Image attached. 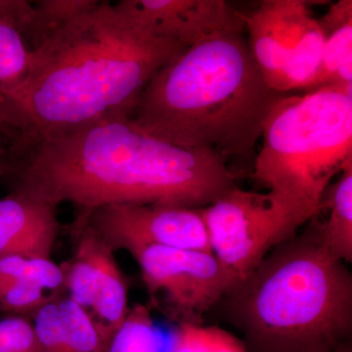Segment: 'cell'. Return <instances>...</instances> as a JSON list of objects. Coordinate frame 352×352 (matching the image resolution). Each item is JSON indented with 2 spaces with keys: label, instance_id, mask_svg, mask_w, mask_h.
Here are the masks:
<instances>
[{
  "label": "cell",
  "instance_id": "6da1fadb",
  "mask_svg": "<svg viewBox=\"0 0 352 352\" xmlns=\"http://www.w3.org/2000/svg\"><path fill=\"white\" fill-rule=\"evenodd\" d=\"M16 192L80 212L118 205L203 208L235 184L227 162L208 149H184L115 113L34 140H14Z\"/></svg>",
  "mask_w": 352,
  "mask_h": 352
},
{
  "label": "cell",
  "instance_id": "7a4b0ae2",
  "mask_svg": "<svg viewBox=\"0 0 352 352\" xmlns=\"http://www.w3.org/2000/svg\"><path fill=\"white\" fill-rule=\"evenodd\" d=\"M187 48L155 36L120 1H98L48 36L22 85L0 94L9 135L34 140L132 116L153 76Z\"/></svg>",
  "mask_w": 352,
  "mask_h": 352
},
{
  "label": "cell",
  "instance_id": "3957f363",
  "mask_svg": "<svg viewBox=\"0 0 352 352\" xmlns=\"http://www.w3.org/2000/svg\"><path fill=\"white\" fill-rule=\"evenodd\" d=\"M284 94L266 83L243 32L187 48L153 76L131 119L146 133L184 149L249 159L271 108Z\"/></svg>",
  "mask_w": 352,
  "mask_h": 352
},
{
  "label": "cell",
  "instance_id": "277c9868",
  "mask_svg": "<svg viewBox=\"0 0 352 352\" xmlns=\"http://www.w3.org/2000/svg\"><path fill=\"white\" fill-rule=\"evenodd\" d=\"M223 300L248 352H331L351 342L352 275L328 251L315 219Z\"/></svg>",
  "mask_w": 352,
  "mask_h": 352
},
{
  "label": "cell",
  "instance_id": "5b68a950",
  "mask_svg": "<svg viewBox=\"0 0 352 352\" xmlns=\"http://www.w3.org/2000/svg\"><path fill=\"white\" fill-rule=\"evenodd\" d=\"M254 177L273 207L300 229L322 210L329 185L352 163V90L284 94L271 108Z\"/></svg>",
  "mask_w": 352,
  "mask_h": 352
},
{
  "label": "cell",
  "instance_id": "8992f818",
  "mask_svg": "<svg viewBox=\"0 0 352 352\" xmlns=\"http://www.w3.org/2000/svg\"><path fill=\"white\" fill-rule=\"evenodd\" d=\"M201 214L210 251L239 281L298 231L271 205L267 194L245 191L237 185L201 208Z\"/></svg>",
  "mask_w": 352,
  "mask_h": 352
},
{
  "label": "cell",
  "instance_id": "52a82bcc",
  "mask_svg": "<svg viewBox=\"0 0 352 352\" xmlns=\"http://www.w3.org/2000/svg\"><path fill=\"white\" fill-rule=\"evenodd\" d=\"M150 293L162 292L182 322L199 324L197 318L239 282L212 252L146 245L132 250Z\"/></svg>",
  "mask_w": 352,
  "mask_h": 352
},
{
  "label": "cell",
  "instance_id": "ba28073f",
  "mask_svg": "<svg viewBox=\"0 0 352 352\" xmlns=\"http://www.w3.org/2000/svg\"><path fill=\"white\" fill-rule=\"evenodd\" d=\"M111 248L131 252L146 245L210 251L201 208L118 205L80 212Z\"/></svg>",
  "mask_w": 352,
  "mask_h": 352
},
{
  "label": "cell",
  "instance_id": "9c48e42d",
  "mask_svg": "<svg viewBox=\"0 0 352 352\" xmlns=\"http://www.w3.org/2000/svg\"><path fill=\"white\" fill-rule=\"evenodd\" d=\"M120 3L155 36L186 47L245 29V15L223 0H122Z\"/></svg>",
  "mask_w": 352,
  "mask_h": 352
},
{
  "label": "cell",
  "instance_id": "30bf717a",
  "mask_svg": "<svg viewBox=\"0 0 352 352\" xmlns=\"http://www.w3.org/2000/svg\"><path fill=\"white\" fill-rule=\"evenodd\" d=\"M310 2L305 0H264L245 16L248 46L266 83L274 90L282 69L308 21Z\"/></svg>",
  "mask_w": 352,
  "mask_h": 352
},
{
  "label": "cell",
  "instance_id": "8fae6325",
  "mask_svg": "<svg viewBox=\"0 0 352 352\" xmlns=\"http://www.w3.org/2000/svg\"><path fill=\"white\" fill-rule=\"evenodd\" d=\"M56 208L20 192L0 198V256L51 259L60 230Z\"/></svg>",
  "mask_w": 352,
  "mask_h": 352
},
{
  "label": "cell",
  "instance_id": "7c38bea8",
  "mask_svg": "<svg viewBox=\"0 0 352 352\" xmlns=\"http://www.w3.org/2000/svg\"><path fill=\"white\" fill-rule=\"evenodd\" d=\"M32 2L0 0V94L22 85L31 69Z\"/></svg>",
  "mask_w": 352,
  "mask_h": 352
},
{
  "label": "cell",
  "instance_id": "4fadbf2b",
  "mask_svg": "<svg viewBox=\"0 0 352 352\" xmlns=\"http://www.w3.org/2000/svg\"><path fill=\"white\" fill-rule=\"evenodd\" d=\"M330 214L320 222L322 238L328 251L344 263H352V163L344 166L324 194L322 208Z\"/></svg>",
  "mask_w": 352,
  "mask_h": 352
},
{
  "label": "cell",
  "instance_id": "5bb4252c",
  "mask_svg": "<svg viewBox=\"0 0 352 352\" xmlns=\"http://www.w3.org/2000/svg\"><path fill=\"white\" fill-rule=\"evenodd\" d=\"M326 38L327 36L321 29L318 20L312 16L287 58L275 85V91L302 94L307 89L320 64Z\"/></svg>",
  "mask_w": 352,
  "mask_h": 352
},
{
  "label": "cell",
  "instance_id": "9a60e30c",
  "mask_svg": "<svg viewBox=\"0 0 352 352\" xmlns=\"http://www.w3.org/2000/svg\"><path fill=\"white\" fill-rule=\"evenodd\" d=\"M99 0H39L32 2L30 43L32 52L53 32L94 8Z\"/></svg>",
  "mask_w": 352,
  "mask_h": 352
},
{
  "label": "cell",
  "instance_id": "2e32d148",
  "mask_svg": "<svg viewBox=\"0 0 352 352\" xmlns=\"http://www.w3.org/2000/svg\"><path fill=\"white\" fill-rule=\"evenodd\" d=\"M106 352H160L156 327L149 307L135 305L111 336Z\"/></svg>",
  "mask_w": 352,
  "mask_h": 352
},
{
  "label": "cell",
  "instance_id": "e0dca14e",
  "mask_svg": "<svg viewBox=\"0 0 352 352\" xmlns=\"http://www.w3.org/2000/svg\"><path fill=\"white\" fill-rule=\"evenodd\" d=\"M15 282H31L47 292L58 291L64 287L65 268L52 259L0 256V285Z\"/></svg>",
  "mask_w": 352,
  "mask_h": 352
},
{
  "label": "cell",
  "instance_id": "ac0fdd59",
  "mask_svg": "<svg viewBox=\"0 0 352 352\" xmlns=\"http://www.w3.org/2000/svg\"><path fill=\"white\" fill-rule=\"evenodd\" d=\"M65 330L78 352H106V346L87 309L71 298L57 300Z\"/></svg>",
  "mask_w": 352,
  "mask_h": 352
},
{
  "label": "cell",
  "instance_id": "d6986e66",
  "mask_svg": "<svg viewBox=\"0 0 352 352\" xmlns=\"http://www.w3.org/2000/svg\"><path fill=\"white\" fill-rule=\"evenodd\" d=\"M349 54H352V22L347 23L327 36L318 69L303 92L328 87L340 64Z\"/></svg>",
  "mask_w": 352,
  "mask_h": 352
},
{
  "label": "cell",
  "instance_id": "ffe728a7",
  "mask_svg": "<svg viewBox=\"0 0 352 352\" xmlns=\"http://www.w3.org/2000/svg\"><path fill=\"white\" fill-rule=\"evenodd\" d=\"M32 321L43 352H78L65 330L57 298L46 302L34 314Z\"/></svg>",
  "mask_w": 352,
  "mask_h": 352
},
{
  "label": "cell",
  "instance_id": "44dd1931",
  "mask_svg": "<svg viewBox=\"0 0 352 352\" xmlns=\"http://www.w3.org/2000/svg\"><path fill=\"white\" fill-rule=\"evenodd\" d=\"M55 296L38 285L31 282H15L0 285V308L4 311L17 315L34 314Z\"/></svg>",
  "mask_w": 352,
  "mask_h": 352
},
{
  "label": "cell",
  "instance_id": "7402d4cb",
  "mask_svg": "<svg viewBox=\"0 0 352 352\" xmlns=\"http://www.w3.org/2000/svg\"><path fill=\"white\" fill-rule=\"evenodd\" d=\"M0 352H43L32 321L21 316L1 319Z\"/></svg>",
  "mask_w": 352,
  "mask_h": 352
},
{
  "label": "cell",
  "instance_id": "603a6c76",
  "mask_svg": "<svg viewBox=\"0 0 352 352\" xmlns=\"http://www.w3.org/2000/svg\"><path fill=\"white\" fill-rule=\"evenodd\" d=\"M170 352H212L210 327L182 322L176 330Z\"/></svg>",
  "mask_w": 352,
  "mask_h": 352
},
{
  "label": "cell",
  "instance_id": "cb8c5ba5",
  "mask_svg": "<svg viewBox=\"0 0 352 352\" xmlns=\"http://www.w3.org/2000/svg\"><path fill=\"white\" fill-rule=\"evenodd\" d=\"M317 20L326 36H329L331 32L352 22L351 0H340L337 3L332 4L328 12Z\"/></svg>",
  "mask_w": 352,
  "mask_h": 352
},
{
  "label": "cell",
  "instance_id": "d4e9b609",
  "mask_svg": "<svg viewBox=\"0 0 352 352\" xmlns=\"http://www.w3.org/2000/svg\"><path fill=\"white\" fill-rule=\"evenodd\" d=\"M212 352H248L239 338L217 326L210 327Z\"/></svg>",
  "mask_w": 352,
  "mask_h": 352
},
{
  "label": "cell",
  "instance_id": "484cf974",
  "mask_svg": "<svg viewBox=\"0 0 352 352\" xmlns=\"http://www.w3.org/2000/svg\"><path fill=\"white\" fill-rule=\"evenodd\" d=\"M0 132L8 135V129H7L6 117H4L3 109L0 103Z\"/></svg>",
  "mask_w": 352,
  "mask_h": 352
},
{
  "label": "cell",
  "instance_id": "4316f807",
  "mask_svg": "<svg viewBox=\"0 0 352 352\" xmlns=\"http://www.w3.org/2000/svg\"><path fill=\"white\" fill-rule=\"evenodd\" d=\"M331 352H352L351 342L342 344V346H338L337 349H333Z\"/></svg>",
  "mask_w": 352,
  "mask_h": 352
}]
</instances>
